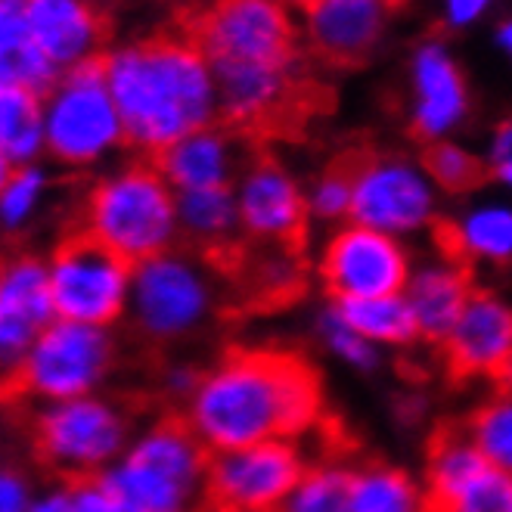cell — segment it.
<instances>
[{"instance_id": "26", "label": "cell", "mask_w": 512, "mask_h": 512, "mask_svg": "<svg viewBox=\"0 0 512 512\" xmlns=\"http://www.w3.org/2000/svg\"><path fill=\"white\" fill-rule=\"evenodd\" d=\"M351 512H435L423 475L388 460H360L351 475Z\"/></svg>"}, {"instance_id": "27", "label": "cell", "mask_w": 512, "mask_h": 512, "mask_svg": "<svg viewBox=\"0 0 512 512\" xmlns=\"http://www.w3.org/2000/svg\"><path fill=\"white\" fill-rule=\"evenodd\" d=\"M47 159L44 97L0 87V174Z\"/></svg>"}, {"instance_id": "17", "label": "cell", "mask_w": 512, "mask_h": 512, "mask_svg": "<svg viewBox=\"0 0 512 512\" xmlns=\"http://www.w3.org/2000/svg\"><path fill=\"white\" fill-rule=\"evenodd\" d=\"M512 354V301L478 286L466 311L441 342L447 373L460 382H497Z\"/></svg>"}, {"instance_id": "36", "label": "cell", "mask_w": 512, "mask_h": 512, "mask_svg": "<svg viewBox=\"0 0 512 512\" xmlns=\"http://www.w3.org/2000/svg\"><path fill=\"white\" fill-rule=\"evenodd\" d=\"M38 491L32 475L16 463H7L0 472V512H32Z\"/></svg>"}, {"instance_id": "42", "label": "cell", "mask_w": 512, "mask_h": 512, "mask_svg": "<svg viewBox=\"0 0 512 512\" xmlns=\"http://www.w3.org/2000/svg\"><path fill=\"white\" fill-rule=\"evenodd\" d=\"M494 47L500 50V56L512 66V19H500L494 28Z\"/></svg>"}, {"instance_id": "45", "label": "cell", "mask_w": 512, "mask_h": 512, "mask_svg": "<svg viewBox=\"0 0 512 512\" xmlns=\"http://www.w3.org/2000/svg\"><path fill=\"white\" fill-rule=\"evenodd\" d=\"M274 4H280V7H286L289 13H305L314 0H274Z\"/></svg>"}, {"instance_id": "43", "label": "cell", "mask_w": 512, "mask_h": 512, "mask_svg": "<svg viewBox=\"0 0 512 512\" xmlns=\"http://www.w3.org/2000/svg\"><path fill=\"white\" fill-rule=\"evenodd\" d=\"M491 180H494V184L512 199V162L503 165V168H497V171H491Z\"/></svg>"}, {"instance_id": "4", "label": "cell", "mask_w": 512, "mask_h": 512, "mask_svg": "<svg viewBox=\"0 0 512 512\" xmlns=\"http://www.w3.org/2000/svg\"><path fill=\"white\" fill-rule=\"evenodd\" d=\"M208 450L180 413L137 426L131 447L106 475L125 512H208Z\"/></svg>"}, {"instance_id": "33", "label": "cell", "mask_w": 512, "mask_h": 512, "mask_svg": "<svg viewBox=\"0 0 512 512\" xmlns=\"http://www.w3.org/2000/svg\"><path fill=\"white\" fill-rule=\"evenodd\" d=\"M466 429L475 438L481 454L488 457V463L512 475V391L494 388L469 413Z\"/></svg>"}, {"instance_id": "47", "label": "cell", "mask_w": 512, "mask_h": 512, "mask_svg": "<svg viewBox=\"0 0 512 512\" xmlns=\"http://www.w3.org/2000/svg\"><path fill=\"white\" fill-rule=\"evenodd\" d=\"M395 4H398V0H395Z\"/></svg>"}, {"instance_id": "16", "label": "cell", "mask_w": 512, "mask_h": 512, "mask_svg": "<svg viewBox=\"0 0 512 512\" xmlns=\"http://www.w3.org/2000/svg\"><path fill=\"white\" fill-rule=\"evenodd\" d=\"M56 320L50 267L41 252H13L0 267V364L10 376Z\"/></svg>"}, {"instance_id": "7", "label": "cell", "mask_w": 512, "mask_h": 512, "mask_svg": "<svg viewBox=\"0 0 512 512\" xmlns=\"http://www.w3.org/2000/svg\"><path fill=\"white\" fill-rule=\"evenodd\" d=\"M122 364V342L115 329L53 320L7 376L19 404L44 407L72 398L100 395Z\"/></svg>"}, {"instance_id": "30", "label": "cell", "mask_w": 512, "mask_h": 512, "mask_svg": "<svg viewBox=\"0 0 512 512\" xmlns=\"http://www.w3.org/2000/svg\"><path fill=\"white\" fill-rule=\"evenodd\" d=\"M50 187L53 177L44 162L0 174V227L7 236H22L38 221Z\"/></svg>"}, {"instance_id": "37", "label": "cell", "mask_w": 512, "mask_h": 512, "mask_svg": "<svg viewBox=\"0 0 512 512\" xmlns=\"http://www.w3.org/2000/svg\"><path fill=\"white\" fill-rule=\"evenodd\" d=\"M72 485V512H125L103 478H81Z\"/></svg>"}, {"instance_id": "40", "label": "cell", "mask_w": 512, "mask_h": 512, "mask_svg": "<svg viewBox=\"0 0 512 512\" xmlns=\"http://www.w3.org/2000/svg\"><path fill=\"white\" fill-rule=\"evenodd\" d=\"M481 159H485L488 171H497V168L512 162V118H503V122L494 125V131L488 134V143H485V153H481Z\"/></svg>"}, {"instance_id": "23", "label": "cell", "mask_w": 512, "mask_h": 512, "mask_svg": "<svg viewBox=\"0 0 512 512\" xmlns=\"http://www.w3.org/2000/svg\"><path fill=\"white\" fill-rule=\"evenodd\" d=\"M221 122L227 128H264L289 106L292 66H215Z\"/></svg>"}, {"instance_id": "38", "label": "cell", "mask_w": 512, "mask_h": 512, "mask_svg": "<svg viewBox=\"0 0 512 512\" xmlns=\"http://www.w3.org/2000/svg\"><path fill=\"white\" fill-rule=\"evenodd\" d=\"M199 379H202L199 367L187 364V360H174V364L162 370V391L177 407H184L193 398V391L199 388Z\"/></svg>"}, {"instance_id": "39", "label": "cell", "mask_w": 512, "mask_h": 512, "mask_svg": "<svg viewBox=\"0 0 512 512\" xmlns=\"http://www.w3.org/2000/svg\"><path fill=\"white\" fill-rule=\"evenodd\" d=\"M494 4L497 0H438V10H441V22L447 28L466 32V28H472L485 19Z\"/></svg>"}, {"instance_id": "41", "label": "cell", "mask_w": 512, "mask_h": 512, "mask_svg": "<svg viewBox=\"0 0 512 512\" xmlns=\"http://www.w3.org/2000/svg\"><path fill=\"white\" fill-rule=\"evenodd\" d=\"M32 512H72V485L53 478L50 485H41Z\"/></svg>"}, {"instance_id": "5", "label": "cell", "mask_w": 512, "mask_h": 512, "mask_svg": "<svg viewBox=\"0 0 512 512\" xmlns=\"http://www.w3.org/2000/svg\"><path fill=\"white\" fill-rule=\"evenodd\" d=\"M221 308V280L212 258L187 246L134 264L128 305L131 333L156 348L184 345L205 333Z\"/></svg>"}, {"instance_id": "32", "label": "cell", "mask_w": 512, "mask_h": 512, "mask_svg": "<svg viewBox=\"0 0 512 512\" xmlns=\"http://www.w3.org/2000/svg\"><path fill=\"white\" fill-rule=\"evenodd\" d=\"M423 165L444 196H469L485 184V177L491 174L485 159L460 140L429 143L423 153Z\"/></svg>"}, {"instance_id": "15", "label": "cell", "mask_w": 512, "mask_h": 512, "mask_svg": "<svg viewBox=\"0 0 512 512\" xmlns=\"http://www.w3.org/2000/svg\"><path fill=\"white\" fill-rule=\"evenodd\" d=\"M472 94L454 50L441 38H426L407 59V125L416 140H454L469 122Z\"/></svg>"}, {"instance_id": "19", "label": "cell", "mask_w": 512, "mask_h": 512, "mask_svg": "<svg viewBox=\"0 0 512 512\" xmlns=\"http://www.w3.org/2000/svg\"><path fill=\"white\" fill-rule=\"evenodd\" d=\"M475 289L478 286L472 267L463 264L457 255H450L444 246H435L429 255L416 258L404 298L413 311L419 342L441 348L447 333L466 311Z\"/></svg>"}, {"instance_id": "1", "label": "cell", "mask_w": 512, "mask_h": 512, "mask_svg": "<svg viewBox=\"0 0 512 512\" xmlns=\"http://www.w3.org/2000/svg\"><path fill=\"white\" fill-rule=\"evenodd\" d=\"M212 450H236L277 438L311 441L326 395L314 364L292 348H230L202 370L193 398L177 410Z\"/></svg>"}, {"instance_id": "10", "label": "cell", "mask_w": 512, "mask_h": 512, "mask_svg": "<svg viewBox=\"0 0 512 512\" xmlns=\"http://www.w3.org/2000/svg\"><path fill=\"white\" fill-rule=\"evenodd\" d=\"M50 292L59 320L115 329L128 320L134 264L84 230L66 233L47 255Z\"/></svg>"}, {"instance_id": "35", "label": "cell", "mask_w": 512, "mask_h": 512, "mask_svg": "<svg viewBox=\"0 0 512 512\" xmlns=\"http://www.w3.org/2000/svg\"><path fill=\"white\" fill-rule=\"evenodd\" d=\"M308 196V218L317 227L336 230L351 221L354 208V174L351 165L323 168L311 184H305Z\"/></svg>"}, {"instance_id": "46", "label": "cell", "mask_w": 512, "mask_h": 512, "mask_svg": "<svg viewBox=\"0 0 512 512\" xmlns=\"http://www.w3.org/2000/svg\"><path fill=\"white\" fill-rule=\"evenodd\" d=\"M208 512H233V509H208Z\"/></svg>"}, {"instance_id": "28", "label": "cell", "mask_w": 512, "mask_h": 512, "mask_svg": "<svg viewBox=\"0 0 512 512\" xmlns=\"http://www.w3.org/2000/svg\"><path fill=\"white\" fill-rule=\"evenodd\" d=\"M348 326L360 336L370 339L382 351H407L419 342V329L413 311L401 295H379V298H351V301H329Z\"/></svg>"}, {"instance_id": "6", "label": "cell", "mask_w": 512, "mask_h": 512, "mask_svg": "<svg viewBox=\"0 0 512 512\" xmlns=\"http://www.w3.org/2000/svg\"><path fill=\"white\" fill-rule=\"evenodd\" d=\"M134 416L106 391L32 407L28 444L35 460L59 481L103 478L134 441Z\"/></svg>"}, {"instance_id": "21", "label": "cell", "mask_w": 512, "mask_h": 512, "mask_svg": "<svg viewBox=\"0 0 512 512\" xmlns=\"http://www.w3.org/2000/svg\"><path fill=\"white\" fill-rule=\"evenodd\" d=\"M153 162L174 187V193L233 187L236 177L249 165L243 143L227 125H208L202 131H193L184 140L171 143Z\"/></svg>"}, {"instance_id": "31", "label": "cell", "mask_w": 512, "mask_h": 512, "mask_svg": "<svg viewBox=\"0 0 512 512\" xmlns=\"http://www.w3.org/2000/svg\"><path fill=\"white\" fill-rule=\"evenodd\" d=\"M314 336H317L320 348L333 357L336 364H342L345 370H351L357 376H373L385 364V351L360 336L354 326H348L345 317L333 305L320 308V314L314 320Z\"/></svg>"}, {"instance_id": "24", "label": "cell", "mask_w": 512, "mask_h": 512, "mask_svg": "<svg viewBox=\"0 0 512 512\" xmlns=\"http://www.w3.org/2000/svg\"><path fill=\"white\" fill-rule=\"evenodd\" d=\"M177 221L180 246L212 258L215 264L236 255L239 239H246L233 187L177 193Z\"/></svg>"}, {"instance_id": "44", "label": "cell", "mask_w": 512, "mask_h": 512, "mask_svg": "<svg viewBox=\"0 0 512 512\" xmlns=\"http://www.w3.org/2000/svg\"><path fill=\"white\" fill-rule=\"evenodd\" d=\"M494 388H506V391H512V354H509V360L503 364V370H500V376H497Z\"/></svg>"}, {"instance_id": "11", "label": "cell", "mask_w": 512, "mask_h": 512, "mask_svg": "<svg viewBox=\"0 0 512 512\" xmlns=\"http://www.w3.org/2000/svg\"><path fill=\"white\" fill-rule=\"evenodd\" d=\"M215 66L298 63L301 22L274 0H212L190 32Z\"/></svg>"}, {"instance_id": "12", "label": "cell", "mask_w": 512, "mask_h": 512, "mask_svg": "<svg viewBox=\"0 0 512 512\" xmlns=\"http://www.w3.org/2000/svg\"><path fill=\"white\" fill-rule=\"evenodd\" d=\"M413 252L404 239L364 224H342L320 239L314 270L329 301L401 295L407 289Z\"/></svg>"}, {"instance_id": "8", "label": "cell", "mask_w": 512, "mask_h": 512, "mask_svg": "<svg viewBox=\"0 0 512 512\" xmlns=\"http://www.w3.org/2000/svg\"><path fill=\"white\" fill-rule=\"evenodd\" d=\"M47 159L63 171H97L128 146L122 112L106 81L103 59L63 72L44 97Z\"/></svg>"}, {"instance_id": "14", "label": "cell", "mask_w": 512, "mask_h": 512, "mask_svg": "<svg viewBox=\"0 0 512 512\" xmlns=\"http://www.w3.org/2000/svg\"><path fill=\"white\" fill-rule=\"evenodd\" d=\"M239 224L249 243L261 249H292L305 239L308 196L305 184L274 156H255L233 184Z\"/></svg>"}, {"instance_id": "20", "label": "cell", "mask_w": 512, "mask_h": 512, "mask_svg": "<svg viewBox=\"0 0 512 512\" xmlns=\"http://www.w3.org/2000/svg\"><path fill=\"white\" fill-rule=\"evenodd\" d=\"M25 13L35 44L59 72L106 56V19L94 0H25Z\"/></svg>"}, {"instance_id": "3", "label": "cell", "mask_w": 512, "mask_h": 512, "mask_svg": "<svg viewBox=\"0 0 512 512\" xmlns=\"http://www.w3.org/2000/svg\"><path fill=\"white\" fill-rule=\"evenodd\" d=\"M78 230L131 264L180 246L177 193L153 159H128L90 180L81 199Z\"/></svg>"}, {"instance_id": "18", "label": "cell", "mask_w": 512, "mask_h": 512, "mask_svg": "<svg viewBox=\"0 0 512 512\" xmlns=\"http://www.w3.org/2000/svg\"><path fill=\"white\" fill-rule=\"evenodd\" d=\"M395 0H314L301 13V38L329 66H360L379 50Z\"/></svg>"}, {"instance_id": "34", "label": "cell", "mask_w": 512, "mask_h": 512, "mask_svg": "<svg viewBox=\"0 0 512 512\" xmlns=\"http://www.w3.org/2000/svg\"><path fill=\"white\" fill-rule=\"evenodd\" d=\"M432 509L435 512H512V475L488 463L472 478H466L460 488L435 500Z\"/></svg>"}, {"instance_id": "25", "label": "cell", "mask_w": 512, "mask_h": 512, "mask_svg": "<svg viewBox=\"0 0 512 512\" xmlns=\"http://www.w3.org/2000/svg\"><path fill=\"white\" fill-rule=\"evenodd\" d=\"M59 78L63 72L32 38L25 0H0V87H19L47 97Z\"/></svg>"}, {"instance_id": "9", "label": "cell", "mask_w": 512, "mask_h": 512, "mask_svg": "<svg viewBox=\"0 0 512 512\" xmlns=\"http://www.w3.org/2000/svg\"><path fill=\"white\" fill-rule=\"evenodd\" d=\"M354 208L351 221L398 239L432 236L444 224V193L423 159L404 153L364 156L351 165Z\"/></svg>"}, {"instance_id": "29", "label": "cell", "mask_w": 512, "mask_h": 512, "mask_svg": "<svg viewBox=\"0 0 512 512\" xmlns=\"http://www.w3.org/2000/svg\"><path fill=\"white\" fill-rule=\"evenodd\" d=\"M351 475L354 463L339 454H317L283 500L280 512H351Z\"/></svg>"}, {"instance_id": "22", "label": "cell", "mask_w": 512, "mask_h": 512, "mask_svg": "<svg viewBox=\"0 0 512 512\" xmlns=\"http://www.w3.org/2000/svg\"><path fill=\"white\" fill-rule=\"evenodd\" d=\"M438 246L475 267H512V199L509 196H472L454 215L444 218Z\"/></svg>"}, {"instance_id": "2", "label": "cell", "mask_w": 512, "mask_h": 512, "mask_svg": "<svg viewBox=\"0 0 512 512\" xmlns=\"http://www.w3.org/2000/svg\"><path fill=\"white\" fill-rule=\"evenodd\" d=\"M103 66L128 146L143 159H156L171 143L221 122L218 78L193 35L134 38L112 47Z\"/></svg>"}, {"instance_id": "13", "label": "cell", "mask_w": 512, "mask_h": 512, "mask_svg": "<svg viewBox=\"0 0 512 512\" xmlns=\"http://www.w3.org/2000/svg\"><path fill=\"white\" fill-rule=\"evenodd\" d=\"M311 441L277 438L212 454L208 466V509L280 512L301 472L314 460Z\"/></svg>"}]
</instances>
